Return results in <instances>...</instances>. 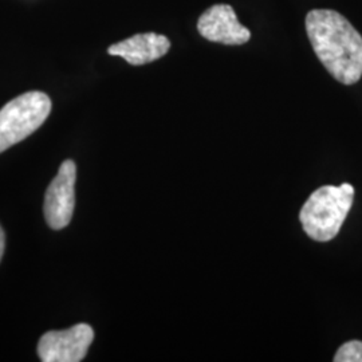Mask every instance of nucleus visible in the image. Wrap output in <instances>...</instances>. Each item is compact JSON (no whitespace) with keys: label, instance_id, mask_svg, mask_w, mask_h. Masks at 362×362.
I'll list each match as a JSON object with an SVG mask.
<instances>
[{"label":"nucleus","instance_id":"obj_1","mask_svg":"<svg viewBox=\"0 0 362 362\" xmlns=\"http://www.w3.org/2000/svg\"><path fill=\"white\" fill-rule=\"evenodd\" d=\"M306 33L326 70L344 85L362 77V37L349 21L334 10H311Z\"/></svg>","mask_w":362,"mask_h":362},{"label":"nucleus","instance_id":"obj_2","mask_svg":"<svg viewBox=\"0 0 362 362\" xmlns=\"http://www.w3.org/2000/svg\"><path fill=\"white\" fill-rule=\"evenodd\" d=\"M354 188L344 182L339 187L324 185L314 191L299 212V220L308 236L317 242L334 239L349 214Z\"/></svg>","mask_w":362,"mask_h":362},{"label":"nucleus","instance_id":"obj_3","mask_svg":"<svg viewBox=\"0 0 362 362\" xmlns=\"http://www.w3.org/2000/svg\"><path fill=\"white\" fill-rule=\"evenodd\" d=\"M52 112V100L42 91H28L0 110V153L39 129Z\"/></svg>","mask_w":362,"mask_h":362},{"label":"nucleus","instance_id":"obj_4","mask_svg":"<svg viewBox=\"0 0 362 362\" xmlns=\"http://www.w3.org/2000/svg\"><path fill=\"white\" fill-rule=\"evenodd\" d=\"M93 339L94 330L88 324H78L61 332H49L39 339V358L43 362L82 361Z\"/></svg>","mask_w":362,"mask_h":362},{"label":"nucleus","instance_id":"obj_5","mask_svg":"<svg viewBox=\"0 0 362 362\" xmlns=\"http://www.w3.org/2000/svg\"><path fill=\"white\" fill-rule=\"evenodd\" d=\"M77 167L74 161L62 163L58 175L47 188L45 197V218L52 230H62L69 226L76 206Z\"/></svg>","mask_w":362,"mask_h":362},{"label":"nucleus","instance_id":"obj_6","mask_svg":"<svg viewBox=\"0 0 362 362\" xmlns=\"http://www.w3.org/2000/svg\"><path fill=\"white\" fill-rule=\"evenodd\" d=\"M197 30L209 42L239 46L251 38V31L240 25L230 4H215L209 7L197 21Z\"/></svg>","mask_w":362,"mask_h":362},{"label":"nucleus","instance_id":"obj_7","mask_svg":"<svg viewBox=\"0 0 362 362\" xmlns=\"http://www.w3.org/2000/svg\"><path fill=\"white\" fill-rule=\"evenodd\" d=\"M169 49L170 40L165 35L145 33L112 45L107 49V52L110 55L124 58L130 65L141 66L163 58Z\"/></svg>","mask_w":362,"mask_h":362},{"label":"nucleus","instance_id":"obj_8","mask_svg":"<svg viewBox=\"0 0 362 362\" xmlns=\"http://www.w3.org/2000/svg\"><path fill=\"white\" fill-rule=\"evenodd\" d=\"M336 362H362L361 341H349L344 344L334 356Z\"/></svg>","mask_w":362,"mask_h":362},{"label":"nucleus","instance_id":"obj_9","mask_svg":"<svg viewBox=\"0 0 362 362\" xmlns=\"http://www.w3.org/2000/svg\"><path fill=\"white\" fill-rule=\"evenodd\" d=\"M4 246H6V236H4V233H3V228L0 227V260L3 258Z\"/></svg>","mask_w":362,"mask_h":362}]
</instances>
